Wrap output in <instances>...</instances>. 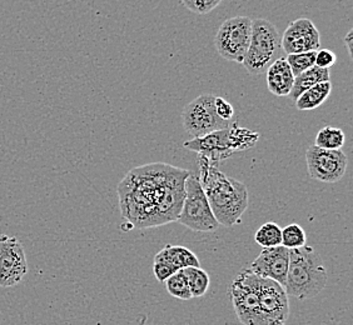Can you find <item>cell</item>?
Segmentation results:
<instances>
[{"label": "cell", "instance_id": "cell-1", "mask_svg": "<svg viewBox=\"0 0 353 325\" xmlns=\"http://www.w3.org/2000/svg\"><path fill=\"white\" fill-rule=\"evenodd\" d=\"M190 173L165 162H150L130 170L118 185L122 217L141 229L176 222Z\"/></svg>", "mask_w": 353, "mask_h": 325}, {"label": "cell", "instance_id": "cell-2", "mask_svg": "<svg viewBox=\"0 0 353 325\" xmlns=\"http://www.w3.org/2000/svg\"><path fill=\"white\" fill-rule=\"evenodd\" d=\"M199 183L219 225L233 227L248 208V190L242 182L227 176L203 156L198 158Z\"/></svg>", "mask_w": 353, "mask_h": 325}, {"label": "cell", "instance_id": "cell-3", "mask_svg": "<svg viewBox=\"0 0 353 325\" xmlns=\"http://www.w3.org/2000/svg\"><path fill=\"white\" fill-rule=\"evenodd\" d=\"M328 274L317 251L305 244L290 249V264L285 288L288 297L306 300L317 297L326 288Z\"/></svg>", "mask_w": 353, "mask_h": 325}, {"label": "cell", "instance_id": "cell-4", "mask_svg": "<svg viewBox=\"0 0 353 325\" xmlns=\"http://www.w3.org/2000/svg\"><path fill=\"white\" fill-rule=\"evenodd\" d=\"M282 53V39L277 27L261 18L252 21L251 41L242 63L247 72L252 75L265 73Z\"/></svg>", "mask_w": 353, "mask_h": 325}, {"label": "cell", "instance_id": "cell-5", "mask_svg": "<svg viewBox=\"0 0 353 325\" xmlns=\"http://www.w3.org/2000/svg\"><path fill=\"white\" fill-rule=\"evenodd\" d=\"M176 222L190 228V231L203 233L216 231L219 227L199 183L198 174L190 173L185 179L183 205Z\"/></svg>", "mask_w": 353, "mask_h": 325}, {"label": "cell", "instance_id": "cell-6", "mask_svg": "<svg viewBox=\"0 0 353 325\" xmlns=\"http://www.w3.org/2000/svg\"><path fill=\"white\" fill-rule=\"evenodd\" d=\"M242 278L256 291L261 309L268 325H285L290 317V302L283 285L270 278H262L248 268L239 273Z\"/></svg>", "mask_w": 353, "mask_h": 325}, {"label": "cell", "instance_id": "cell-7", "mask_svg": "<svg viewBox=\"0 0 353 325\" xmlns=\"http://www.w3.org/2000/svg\"><path fill=\"white\" fill-rule=\"evenodd\" d=\"M252 35V19L248 17H234L223 21L218 29L214 45L218 54L228 61L242 64Z\"/></svg>", "mask_w": 353, "mask_h": 325}, {"label": "cell", "instance_id": "cell-8", "mask_svg": "<svg viewBox=\"0 0 353 325\" xmlns=\"http://www.w3.org/2000/svg\"><path fill=\"white\" fill-rule=\"evenodd\" d=\"M214 99V95L202 94L184 107L182 124L192 138L205 136L212 132L231 127V122L223 120L217 116Z\"/></svg>", "mask_w": 353, "mask_h": 325}, {"label": "cell", "instance_id": "cell-9", "mask_svg": "<svg viewBox=\"0 0 353 325\" xmlns=\"http://www.w3.org/2000/svg\"><path fill=\"white\" fill-rule=\"evenodd\" d=\"M307 169L313 180L337 183L346 174L348 159L342 150H328L311 145L306 151Z\"/></svg>", "mask_w": 353, "mask_h": 325}, {"label": "cell", "instance_id": "cell-10", "mask_svg": "<svg viewBox=\"0 0 353 325\" xmlns=\"http://www.w3.org/2000/svg\"><path fill=\"white\" fill-rule=\"evenodd\" d=\"M28 274L26 249L18 238L0 235V288L21 284Z\"/></svg>", "mask_w": 353, "mask_h": 325}, {"label": "cell", "instance_id": "cell-11", "mask_svg": "<svg viewBox=\"0 0 353 325\" xmlns=\"http://www.w3.org/2000/svg\"><path fill=\"white\" fill-rule=\"evenodd\" d=\"M233 309L239 322L243 325H268L265 314L261 309L259 295L251 285L238 274L230 286Z\"/></svg>", "mask_w": 353, "mask_h": 325}, {"label": "cell", "instance_id": "cell-12", "mask_svg": "<svg viewBox=\"0 0 353 325\" xmlns=\"http://www.w3.org/2000/svg\"><path fill=\"white\" fill-rule=\"evenodd\" d=\"M282 39V50L285 54H296L311 50H319L321 35L312 21L299 18L285 29Z\"/></svg>", "mask_w": 353, "mask_h": 325}, {"label": "cell", "instance_id": "cell-13", "mask_svg": "<svg viewBox=\"0 0 353 325\" xmlns=\"http://www.w3.org/2000/svg\"><path fill=\"white\" fill-rule=\"evenodd\" d=\"M183 147L190 151H196L198 156H203L214 165L230 158L234 153L230 136V128L221 129L205 136L193 138L190 142L184 143Z\"/></svg>", "mask_w": 353, "mask_h": 325}, {"label": "cell", "instance_id": "cell-14", "mask_svg": "<svg viewBox=\"0 0 353 325\" xmlns=\"http://www.w3.org/2000/svg\"><path fill=\"white\" fill-rule=\"evenodd\" d=\"M290 264V249L283 245H277L272 248H262L259 257L251 264L250 271L262 278H270L285 284L287 271Z\"/></svg>", "mask_w": 353, "mask_h": 325}, {"label": "cell", "instance_id": "cell-15", "mask_svg": "<svg viewBox=\"0 0 353 325\" xmlns=\"http://www.w3.org/2000/svg\"><path fill=\"white\" fill-rule=\"evenodd\" d=\"M267 87L276 96H287L292 90L294 75L285 58L281 56L272 63L265 70Z\"/></svg>", "mask_w": 353, "mask_h": 325}, {"label": "cell", "instance_id": "cell-16", "mask_svg": "<svg viewBox=\"0 0 353 325\" xmlns=\"http://www.w3.org/2000/svg\"><path fill=\"white\" fill-rule=\"evenodd\" d=\"M153 262L167 265L170 271L176 273L187 266H201L197 255L185 247L181 245H165L154 257Z\"/></svg>", "mask_w": 353, "mask_h": 325}, {"label": "cell", "instance_id": "cell-17", "mask_svg": "<svg viewBox=\"0 0 353 325\" xmlns=\"http://www.w3.org/2000/svg\"><path fill=\"white\" fill-rule=\"evenodd\" d=\"M331 93H332V83L331 81L319 83L299 95V98L296 99V107L301 112L314 110L326 102Z\"/></svg>", "mask_w": 353, "mask_h": 325}, {"label": "cell", "instance_id": "cell-18", "mask_svg": "<svg viewBox=\"0 0 353 325\" xmlns=\"http://www.w3.org/2000/svg\"><path fill=\"white\" fill-rule=\"evenodd\" d=\"M323 81H331L330 69L319 68L314 65L306 72L294 76V83H293L290 96L292 98L293 101H296L305 90L319 84V83H323Z\"/></svg>", "mask_w": 353, "mask_h": 325}, {"label": "cell", "instance_id": "cell-19", "mask_svg": "<svg viewBox=\"0 0 353 325\" xmlns=\"http://www.w3.org/2000/svg\"><path fill=\"white\" fill-rule=\"evenodd\" d=\"M183 271L188 285H190V294L193 298H199L205 295L208 291L210 284H211V278L208 273L202 269L201 266H187L182 269Z\"/></svg>", "mask_w": 353, "mask_h": 325}, {"label": "cell", "instance_id": "cell-20", "mask_svg": "<svg viewBox=\"0 0 353 325\" xmlns=\"http://www.w3.org/2000/svg\"><path fill=\"white\" fill-rule=\"evenodd\" d=\"M230 136L233 150L234 153H237L253 148L259 142V133L250 129L242 128L238 125V123H233L230 127Z\"/></svg>", "mask_w": 353, "mask_h": 325}, {"label": "cell", "instance_id": "cell-21", "mask_svg": "<svg viewBox=\"0 0 353 325\" xmlns=\"http://www.w3.org/2000/svg\"><path fill=\"white\" fill-rule=\"evenodd\" d=\"M346 142V136L343 130L333 127H325L321 129L316 136L314 145L328 150H340Z\"/></svg>", "mask_w": 353, "mask_h": 325}, {"label": "cell", "instance_id": "cell-22", "mask_svg": "<svg viewBox=\"0 0 353 325\" xmlns=\"http://www.w3.org/2000/svg\"><path fill=\"white\" fill-rule=\"evenodd\" d=\"M256 243L262 248H272L282 245V228L274 222H268L259 227L254 235Z\"/></svg>", "mask_w": 353, "mask_h": 325}, {"label": "cell", "instance_id": "cell-23", "mask_svg": "<svg viewBox=\"0 0 353 325\" xmlns=\"http://www.w3.org/2000/svg\"><path fill=\"white\" fill-rule=\"evenodd\" d=\"M164 283L167 286V291L173 298L179 299V300H190L193 298L192 294H190V285H188V282H187L183 271H176Z\"/></svg>", "mask_w": 353, "mask_h": 325}, {"label": "cell", "instance_id": "cell-24", "mask_svg": "<svg viewBox=\"0 0 353 325\" xmlns=\"http://www.w3.org/2000/svg\"><path fill=\"white\" fill-rule=\"evenodd\" d=\"M306 240V231L299 224H290L282 229V245L287 249L301 248Z\"/></svg>", "mask_w": 353, "mask_h": 325}, {"label": "cell", "instance_id": "cell-25", "mask_svg": "<svg viewBox=\"0 0 353 325\" xmlns=\"http://www.w3.org/2000/svg\"><path fill=\"white\" fill-rule=\"evenodd\" d=\"M316 52L317 50H311V52H303V53H296V54H288L285 61L288 63L290 68L292 70L293 75H297L306 72L310 68L314 67L316 63Z\"/></svg>", "mask_w": 353, "mask_h": 325}, {"label": "cell", "instance_id": "cell-26", "mask_svg": "<svg viewBox=\"0 0 353 325\" xmlns=\"http://www.w3.org/2000/svg\"><path fill=\"white\" fill-rule=\"evenodd\" d=\"M222 3V0H182L184 7L190 10L192 13L203 14L211 13Z\"/></svg>", "mask_w": 353, "mask_h": 325}, {"label": "cell", "instance_id": "cell-27", "mask_svg": "<svg viewBox=\"0 0 353 325\" xmlns=\"http://www.w3.org/2000/svg\"><path fill=\"white\" fill-rule=\"evenodd\" d=\"M337 61V55L330 49H319L316 52V63L314 65L319 68L330 69Z\"/></svg>", "mask_w": 353, "mask_h": 325}, {"label": "cell", "instance_id": "cell-28", "mask_svg": "<svg viewBox=\"0 0 353 325\" xmlns=\"http://www.w3.org/2000/svg\"><path fill=\"white\" fill-rule=\"evenodd\" d=\"M214 109H216V113L217 116L223 119V120H228L231 122L234 116V109L232 107V104L230 102H227L224 98L221 96H216L214 99Z\"/></svg>", "mask_w": 353, "mask_h": 325}, {"label": "cell", "instance_id": "cell-29", "mask_svg": "<svg viewBox=\"0 0 353 325\" xmlns=\"http://www.w3.org/2000/svg\"><path fill=\"white\" fill-rule=\"evenodd\" d=\"M352 43H353V29L351 30H348V33H347L345 36H343V44L347 47V52H348V55H350V58L352 59Z\"/></svg>", "mask_w": 353, "mask_h": 325}]
</instances>
